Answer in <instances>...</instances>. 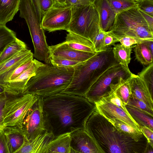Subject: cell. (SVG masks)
<instances>
[{
	"instance_id": "6da1fadb",
	"label": "cell",
	"mask_w": 153,
	"mask_h": 153,
	"mask_svg": "<svg viewBox=\"0 0 153 153\" xmlns=\"http://www.w3.org/2000/svg\"><path fill=\"white\" fill-rule=\"evenodd\" d=\"M43 97L46 130L55 137L85 129L88 118L96 108L83 97L60 93Z\"/></svg>"
},
{
	"instance_id": "7a4b0ae2",
	"label": "cell",
	"mask_w": 153,
	"mask_h": 153,
	"mask_svg": "<svg viewBox=\"0 0 153 153\" xmlns=\"http://www.w3.org/2000/svg\"><path fill=\"white\" fill-rule=\"evenodd\" d=\"M85 129L103 153H144L147 143L145 137L136 142L119 131L96 108L88 118Z\"/></svg>"
},
{
	"instance_id": "3957f363",
	"label": "cell",
	"mask_w": 153,
	"mask_h": 153,
	"mask_svg": "<svg viewBox=\"0 0 153 153\" xmlns=\"http://www.w3.org/2000/svg\"><path fill=\"white\" fill-rule=\"evenodd\" d=\"M112 47L97 53L84 62L74 67L71 81L62 93L85 97L91 87L110 66L117 63Z\"/></svg>"
},
{
	"instance_id": "277c9868",
	"label": "cell",
	"mask_w": 153,
	"mask_h": 153,
	"mask_svg": "<svg viewBox=\"0 0 153 153\" xmlns=\"http://www.w3.org/2000/svg\"><path fill=\"white\" fill-rule=\"evenodd\" d=\"M74 72L73 67L44 63L29 80L24 93L43 97L62 93L71 83Z\"/></svg>"
},
{
	"instance_id": "5b68a950",
	"label": "cell",
	"mask_w": 153,
	"mask_h": 153,
	"mask_svg": "<svg viewBox=\"0 0 153 153\" xmlns=\"http://www.w3.org/2000/svg\"><path fill=\"white\" fill-rule=\"evenodd\" d=\"M108 32L116 36L128 35L144 41H153V32L137 7L117 14Z\"/></svg>"
},
{
	"instance_id": "8992f818",
	"label": "cell",
	"mask_w": 153,
	"mask_h": 153,
	"mask_svg": "<svg viewBox=\"0 0 153 153\" xmlns=\"http://www.w3.org/2000/svg\"><path fill=\"white\" fill-rule=\"evenodd\" d=\"M7 96L2 109L0 128L15 126L22 127L25 118L39 96L25 93Z\"/></svg>"
},
{
	"instance_id": "52a82bcc",
	"label": "cell",
	"mask_w": 153,
	"mask_h": 153,
	"mask_svg": "<svg viewBox=\"0 0 153 153\" xmlns=\"http://www.w3.org/2000/svg\"><path fill=\"white\" fill-rule=\"evenodd\" d=\"M100 29L99 15L94 3L72 7L67 32L82 36L93 43Z\"/></svg>"
},
{
	"instance_id": "ba28073f",
	"label": "cell",
	"mask_w": 153,
	"mask_h": 153,
	"mask_svg": "<svg viewBox=\"0 0 153 153\" xmlns=\"http://www.w3.org/2000/svg\"><path fill=\"white\" fill-rule=\"evenodd\" d=\"M132 74L117 63L108 68L95 81L85 97L94 104L108 94L111 84L117 82L120 77L128 78Z\"/></svg>"
},
{
	"instance_id": "9c48e42d",
	"label": "cell",
	"mask_w": 153,
	"mask_h": 153,
	"mask_svg": "<svg viewBox=\"0 0 153 153\" xmlns=\"http://www.w3.org/2000/svg\"><path fill=\"white\" fill-rule=\"evenodd\" d=\"M43 97L39 96L28 112L22 123L26 139L31 140L46 131L43 110Z\"/></svg>"
},
{
	"instance_id": "30bf717a",
	"label": "cell",
	"mask_w": 153,
	"mask_h": 153,
	"mask_svg": "<svg viewBox=\"0 0 153 153\" xmlns=\"http://www.w3.org/2000/svg\"><path fill=\"white\" fill-rule=\"evenodd\" d=\"M72 6H53L43 16L41 20L42 28L49 32L67 30L71 22Z\"/></svg>"
},
{
	"instance_id": "8fae6325",
	"label": "cell",
	"mask_w": 153,
	"mask_h": 153,
	"mask_svg": "<svg viewBox=\"0 0 153 153\" xmlns=\"http://www.w3.org/2000/svg\"><path fill=\"white\" fill-rule=\"evenodd\" d=\"M71 153H103L96 142L85 129L71 132Z\"/></svg>"
},
{
	"instance_id": "7c38bea8",
	"label": "cell",
	"mask_w": 153,
	"mask_h": 153,
	"mask_svg": "<svg viewBox=\"0 0 153 153\" xmlns=\"http://www.w3.org/2000/svg\"><path fill=\"white\" fill-rule=\"evenodd\" d=\"M97 111L108 120L117 119L135 128L140 129V126L131 116L120 108L102 98L94 103Z\"/></svg>"
},
{
	"instance_id": "4fadbf2b",
	"label": "cell",
	"mask_w": 153,
	"mask_h": 153,
	"mask_svg": "<svg viewBox=\"0 0 153 153\" xmlns=\"http://www.w3.org/2000/svg\"><path fill=\"white\" fill-rule=\"evenodd\" d=\"M44 63L33 59L30 67L18 76L7 82L4 86L5 92L7 95L23 93L25 87L30 79L34 76L39 67Z\"/></svg>"
},
{
	"instance_id": "5bb4252c",
	"label": "cell",
	"mask_w": 153,
	"mask_h": 153,
	"mask_svg": "<svg viewBox=\"0 0 153 153\" xmlns=\"http://www.w3.org/2000/svg\"><path fill=\"white\" fill-rule=\"evenodd\" d=\"M51 56H56L82 62L90 58L97 53L80 51L72 48L64 41L59 44L49 46Z\"/></svg>"
},
{
	"instance_id": "9a60e30c",
	"label": "cell",
	"mask_w": 153,
	"mask_h": 153,
	"mask_svg": "<svg viewBox=\"0 0 153 153\" xmlns=\"http://www.w3.org/2000/svg\"><path fill=\"white\" fill-rule=\"evenodd\" d=\"M54 137L52 132L46 130L31 140L26 139L22 146L15 153H47L48 145Z\"/></svg>"
},
{
	"instance_id": "2e32d148",
	"label": "cell",
	"mask_w": 153,
	"mask_h": 153,
	"mask_svg": "<svg viewBox=\"0 0 153 153\" xmlns=\"http://www.w3.org/2000/svg\"><path fill=\"white\" fill-rule=\"evenodd\" d=\"M129 80L131 94L143 101L153 110V95L142 79L137 75L132 73Z\"/></svg>"
},
{
	"instance_id": "e0dca14e",
	"label": "cell",
	"mask_w": 153,
	"mask_h": 153,
	"mask_svg": "<svg viewBox=\"0 0 153 153\" xmlns=\"http://www.w3.org/2000/svg\"><path fill=\"white\" fill-rule=\"evenodd\" d=\"M94 4L99 15L101 29L104 31H109L117 14L107 0H95Z\"/></svg>"
},
{
	"instance_id": "ac0fdd59",
	"label": "cell",
	"mask_w": 153,
	"mask_h": 153,
	"mask_svg": "<svg viewBox=\"0 0 153 153\" xmlns=\"http://www.w3.org/2000/svg\"><path fill=\"white\" fill-rule=\"evenodd\" d=\"M5 135L9 153H15L24 144L26 139L22 127L5 126L0 128Z\"/></svg>"
},
{
	"instance_id": "d6986e66",
	"label": "cell",
	"mask_w": 153,
	"mask_h": 153,
	"mask_svg": "<svg viewBox=\"0 0 153 153\" xmlns=\"http://www.w3.org/2000/svg\"><path fill=\"white\" fill-rule=\"evenodd\" d=\"M75 50L91 53H97L93 43L88 39L75 33L68 32L64 41Z\"/></svg>"
},
{
	"instance_id": "ffe728a7",
	"label": "cell",
	"mask_w": 153,
	"mask_h": 153,
	"mask_svg": "<svg viewBox=\"0 0 153 153\" xmlns=\"http://www.w3.org/2000/svg\"><path fill=\"white\" fill-rule=\"evenodd\" d=\"M71 132L55 137L49 143L47 153H71Z\"/></svg>"
},
{
	"instance_id": "44dd1931",
	"label": "cell",
	"mask_w": 153,
	"mask_h": 153,
	"mask_svg": "<svg viewBox=\"0 0 153 153\" xmlns=\"http://www.w3.org/2000/svg\"><path fill=\"white\" fill-rule=\"evenodd\" d=\"M20 0H0V24L12 21L19 10Z\"/></svg>"
},
{
	"instance_id": "7402d4cb",
	"label": "cell",
	"mask_w": 153,
	"mask_h": 153,
	"mask_svg": "<svg viewBox=\"0 0 153 153\" xmlns=\"http://www.w3.org/2000/svg\"><path fill=\"white\" fill-rule=\"evenodd\" d=\"M112 51L115 61L128 70H130L128 65L130 62L132 48L134 46L126 47L120 44L114 45Z\"/></svg>"
},
{
	"instance_id": "603a6c76",
	"label": "cell",
	"mask_w": 153,
	"mask_h": 153,
	"mask_svg": "<svg viewBox=\"0 0 153 153\" xmlns=\"http://www.w3.org/2000/svg\"><path fill=\"white\" fill-rule=\"evenodd\" d=\"M129 78L125 79L120 77L117 82L111 84L110 86V90L115 93L126 105L128 104L131 95Z\"/></svg>"
},
{
	"instance_id": "cb8c5ba5",
	"label": "cell",
	"mask_w": 153,
	"mask_h": 153,
	"mask_svg": "<svg viewBox=\"0 0 153 153\" xmlns=\"http://www.w3.org/2000/svg\"><path fill=\"white\" fill-rule=\"evenodd\" d=\"M126 106L130 115L140 126H146L153 130V116L134 106Z\"/></svg>"
},
{
	"instance_id": "d4e9b609",
	"label": "cell",
	"mask_w": 153,
	"mask_h": 153,
	"mask_svg": "<svg viewBox=\"0 0 153 153\" xmlns=\"http://www.w3.org/2000/svg\"><path fill=\"white\" fill-rule=\"evenodd\" d=\"M108 121L119 131L132 138L136 142L140 141L144 137L140 130L135 128L122 121L117 119Z\"/></svg>"
},
{
	"instance_id": "484cf974",
	"label": "cell",
	"mask_w": 153,
	"mask_h": 153,
	"mask_svg": "<svg viewBox=\"0 0 153 153\" xmlns=\"http://www.w3.org/2000/svg\"><path fill=\"white\" fill-rule=\"evenodd\" d=\"M27 48L26 44L17 38L8 44L0 54V64L23 49Z\"/></svg>"
},
{
	"instance_id": "4316f807",
	"label": "cell",
	"mask_w": 153,
	"mask_h": 153,
	"mask_svg": "<svg viewBox=\"0 0 153 153\" xmlns=\"http://www.w3.org/2000/svg\"><path fill=\"white\" fill-rule=\"evenodd\" d=\"M143 42L134 45V50L136 59L142 65L148 66L153 62V54Z\"/></svg>"
},
{
	"instance_id": "83f0119b",
	"label": "cell",
	"mask_w": 153,
	"mask_h": 153,
	"mask_svg": "<svg viewBox=\"0 0 153 153\" xmlns=\"http://www.w3.org/2000/svg\"><path fill=\"white\" fill-rule=\"evenodd\" d=\"M33 53L27 48L23 49L0 64V74Z\"/></svg>"
},
{
	"instance_id": "f1b7e54d",
	"label": "cell",
	"mask_w": 153,
	"mask_h": 153,
	"mask_svg": "<svg viewBox=\"0 0 153 153\" xmlns=\"http://www.w3.org/2000/svg\"><path fill=\"white\" fill-rule=\"evenodd\" d=\"M17 38L15 32L7 27L5 25L0 24V53Z\"/></svg>"
},
{
	"instance_id": "f546056e",
	"label": "cell",
	"mask_w": 153,
	"mask_h": 153,
	"mask_svg": "<svg viewBox=\"0 0 153 153\" xmlns=\"http://www.w3.org/2000/svg\"><path fill=\"white\" fill-rule=\"evenodd\" d=\"M117 14L137 7V0H107Z\"/></svg>"
},
{
	"instance_id": "4dcf8cb0",
	"label": "cell",
	"mask_w": 153,
	"mask_h": 153,
	"mask_svg": "<svg viewBox=\"0 0 153 153\" xmlns=\"http://www.w3.org/2000/svg\"><path fill=\"white\" fill-rule=\"evenodd\" d=\"M137 75L143 80L153 95V62L143 68Z\"/></svg>"
},
{
	"instance_id": "1f68e13d",
	"label": "cell",
	"mask_w": 153,
	"mask_h": 153,
	"mask_svg": "<svg viewBox=\"0 0 153 153\" xmlns=\"http://www.w3.org/2000/svg\"><path fill=\"white\" fill-rule=\"evenodd\" d=\"M41 21L45 14L53 5L52 0H32Z\"/></svg>"
},
{
	"instance_id": "d6a6232c",
	"label": "cell",
	"mask_w": 153,
	"mask_h": 153,
	"mask_svg": "<svg viewBox=\"0 0 153 153\" xmlns=\"http://www.w3.org/2000/svg\"><path fill=\"white\" fill-rule=\"evenodd\" d=\"M82 62L72 60L56 56H51L50 63L52 65L61 67H74Z\"/></svg>"
},
{
	"instance_id": "836d02e7",
	"label": "cell",
	"mask_w": 153,
	"mask_h": 153,
	"mask_svg": "<svg viewBox=\"0 0 153 153\" xmlns=\"http://www.w3.org/2000/svg\"><path fill=\"white\" fill-rule=\"evenodd\" d=\"M127 105H131L153 117V110L152 109L142 101L131 95Z\"/></svg>"
},
{
	"instance_id": "e575fe53",
	"label": "cell",
	"mask_w": 153,
	"mask_h": 153,
	"mask_svg": "<svg viewBox=\"0 0 153 153\" xmlns=\"http://www.w3.org/2000/svg\"><path fill=\"white\" fill-rule=\"evenodd\" d=\"M103 98L107 101L120 108L130 115L127 110L126 105L114 92L110 90L108 94Z\"/></svg>"
},
{
	"instance_id": "d590c367",
	"label": "cell",
	"mask_w": 153,
	"mask_h": 153,
	"mask_svg": "<svg viewBox=\"0 0 153 153\" xmlns=\"http://www.w3.org/2000/svg\"><path fill=\"white\" fill-rule=\"evenodd\" d=\"M137 7L141 11L153 16V1L137 0Z\"/></svg>"
},
{
	"instance_id": "8d00e7d4",
	"label": "cell",
	"mask_w": 153,
	"mask_h": 153,
	"mask_svg": "<svg viewBox=\"0 0 153 153\" xmlns=\"http://www.w3.org/2000/svg\"><path fill=\"white\" fill-rule=\"evenodd\" d=\"M114 36L120 44L126 47L132 46L134 45L141 43L144 41L140 39L128 35Z\"/></svg>"
},
{
	"instance_id": "74e56055",
	"label": "cell",
	"mask_w": 153,
	"mask_h": 153,
	"mask_svg": "<svg viewBox=\"0 0 153 153\" xmlns=\"http://www.w3.org/2000/svg\"><path fill=\"white\" fill-rule=\"evenodd\" d=\"M33 56L30 58L18 67L10 77L9 81L15 79L29 68L33 63Z\"/></svg>"
},
{
	"instance_id": "f35d334b",
	"label": "cell",
	"mask_w": 153,
	"mask_h": 153,
	"mask_svg": "<svg viewBox=\"0 0 153 153\" xmlns=\"http://www.w3.org/2000/svg\"><path fill=\"white\" fill-rule=\"evenodd\" d=\"M107 32L104 31L100 29L93 42L96 53L104 51L103 44L105 36Z\"/></svg>"
},
{
	"instance_id": "ab89813d",
	"label": "cell",
	"mask_w": 153,
	"mask_h": 153,
	"mask_svg": "<svg viewBox=\"0 0 153 153\" xmlns=\"http://www.w3.org/2000/svg\"><path fill=\"white\" fill-rule=\"evenodd\" d=\"M119 42L117 39L114 35L109 33L108 31L105 35L103 44V50L105 51L108 48L114 45Z\"/></svg>"
},
{
	"instance_id": "60d3db41",
	"label": "cell",
	"mask_w": 153,
	"mask_h": 153,
	"mask_svg": "<svg viewBox=\"0 0 153 153\" xmlns=\"http://www.w3.org/2000/svg\"><path fill=\"white\" fill-rule=\"evenodd\" d=\"M140 129L146 139L148 143L153 147V130L145 126H140Z\"/></svg>"
},
{
	"instance_id": "b9f144b4",
	"label": "cell",
	"mask_w": 153,
	"mask_h": 153,
	"mask_svg": "<svg viewBox=\"0 0 153 153\" xmlns=\"http://www.w3.org/2000/svg\"><path fill=\"white\" fill-rule=\"evenodd\" d=\"M0 153H9L6 137L3 130L0 129Z\"/></svg>"
},
{
	"instance_id": "7bdbcfd3",
	"label": "cell",
	"mask_w": 153,
	"mask_h": 153,
	"mask_svg": "<svg viewBox=\"0 0 153 153\" xmlns=\"http://www.w3.org/2000/svg\"><path fill=\"white\" fill-rule=\"evenodd\" d=\"M95 0H68L70 4L73 6L85 5L94 3Z\"/></svg>"
},
{
	"instance_id": "ee69618b",
	"label": "cell",
	"mask_w": 153,
	"mask_h": 153,
	"mask_svg": "<svg viewBox=\"0 0 153 153\" xmlns=\"http://www.w3.org/2000/svg\"><path fill=\"white\" fill-rule=\"evenodd\" d=\"M140 12L144 18L150 29L152 32H153V16L141 11Z\"/></svg>"
},
{
	"instance_id": "f6af8a7d",
	"label": "cell",
	"mask_w": 153,
	"mask_h": 153,
	"mask_svg": "<svg viewBox=\"0 0 153 153\" xmlns=\"http://www.w3.org/2000/svg\"><path fill=\"white\" fill-rule=\"evenodd\" d=\"M4 87L0 84V101L5 100L7 97Z\"/></svg>"
},
{
	"instance_id": "bcb514c9",
	"label": "cell",
	"mask_w": 153,
	"mask_h": 153,
	"mask_svg": "<svg viewBox=\"0 0 153 153\" xmlns=\"http://www.w3.org/2000/svg\"><path fill=\"white\" fill-rule=\"evenodd\" d=\"M53 2V6H59L67 5L66 3V0H52Z\"/></svg>"
},
{
	"instance_id": "7dc6e473",
	"label": "cell",
	"mask_w": 153,
	"mask_h": 153,
	"mask_svg": "<svg viewBox=\"0 0 153 153\" xmlns=\"http://www.w3.org/2000/svg\"><path fill=\"white\" fill-rule=\"evenodd\" d=\"M143 42L147 46L151 53L153 54V41L144 40Z\"/></svg>"
},
{
	"instance_id": "c3c4849f",
	"label": "cell",
	"mask_w": 153,
	"mask_h": 153,
	"mask_svg": "<svg viewBox=\"0 0 153 153\" xmlns=\"http://www.w3.org/2000/svg\"><path fill=\"white\" fill-rule=\"evenodd\" d=\"M153 147L151 146L148 142L144 153H153Z\"/></svg>"
},
{
	"instance_id": "681fc988",
	"label": "cell",
	"mask_w": 153,
	"mask_h": 153,
	"mask_svg": "<svg viewBox=\"0 0 153 153\" xmlns=\"http://www.w3.org/2000/svg\"><path fill=\"white\" fill-rule=\"evenodd\" d=\"M5 100L0 101V121L1 119L2 109L4 105Z\"/></svg>"
},
{
	"instance_id": "f907efd6",
	"label": "cell",
	"mask_w": 153,
	"mask_h": 153,
	"mask_svg": "<svg viewBox=\"0 0 153 153\" xmlns=\"http://www.w3.org/2000/svg\"><path fill=\"white\" fill-rule=\"evenodd\" d=\"M1 53H0V54H1Z\"/></svg>"
},
{
	"instance_id": "816d5d0a",
	"label": "cell",
	"mask_w": 153,
	"mask_h": 153,
	"mask_svg": "<svg viewBox=\"0 0 153 153\" xmlns=\"http://www.w3.org/2000/svg\"><path fill=\"white\" fill-rule=\"evenodd\" d=\"M152 0V1H153V0Z\"/></svg>"
}]
</instances>
